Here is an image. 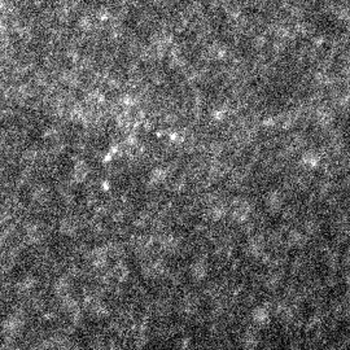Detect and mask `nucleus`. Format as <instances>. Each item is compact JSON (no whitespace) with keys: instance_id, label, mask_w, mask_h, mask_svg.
<instances>
[{"instance_id":"1","label":"nucleus","mask_w":350,"mask_h":350,"mask_svg":"<svg viewBox=\"0 0 350 350\" xmlns=\"http://www.w3.org/2000/svg\"><path fill=\"white\" fill-rule=\"evenodd\" d=\"M250 213H252V205L249 201L244 199L236 200L231 208V218L239 223L245 222L249 218Z\"/></svg>"},{"instance_id":"2","label":"nucleus","mask_w":350,"mask_h":350,"mask_svg":"<svg viewBox=\"0 0 350 350\" xmlns=\"http://www.w3.org/2000/svg\"><path fill=\"white\" fill-rule=\"evenodd\" d=\"M265 204H266V208L270 213H279L282 210L283 205H284V197H283L282 192L278 191V189H272V191L267 192Z\"/></svg>"},{"instance_id":"3","label":"nucleus","mask_w":350,"mask_h":350,"mask_svg":"<svg viewBox=\"0 0 350 350\" xmlns=\"http://www.w3.org/2000/svg\"><path fill=\"white\" fill-rule=\"evenodd\" d=\"M189 271H191V276L195 279L196 282H202V280H205V278L208 276L209 267H208L206 261H204L202 258H199V260H196L195 262L191 265Z\"/></svg>"},{"instance_id":"4","label":"nucleus","mask_w":350,"mask_h":350,"mask_svg":"<svg viewBox=\"0 0 350 350\" xmlns=\"http://www.w3.org/2000/svg\"><path fill=\"white\" fill-rule=\"evenodd\" d=\"M246 252L253 258H261L265 253V242L264 239L260 236H254L249 239V242L246 244Z\"/></svg>"},{"instance_id":"5","label":"nucleus","mask_w":350,"mask_h":350,"mask_svg":"<svg viewBox=\"0 0 350 350\" xmlns=\"http://www.w3.org/2000/svg\"><path fill=\"white\" fill-rule=\"evenodd\" d=\"M300 161L303 167H306L309 170H314L321 165V155L315 151H306L302 153Z\"/></svg>"},{"instance_id":"6","label":"nucleus","mask_w":350,"mask_h":350,"mask_svg":"<svg viewBox=\"0 0 350 350\" xmlns=\"http://www.w3.org/2000/svg\"><path fill=\"white\" fill-rule=\"evenodd\" d=\"M108 250L104 248H95L91 253V264L98 269H103L108 264Z\"/></svg>"},{"instance_id":"7","label":"nucleus","mask_w":350,"mask_h":350,"mask_svg":"<svg viewBox=\"0 0 350 350\" xmlns=\"http://www.w3.org/2000/svg\"><path fill=\"white\" fill-rule=\"evenodd\" d=\"M252 319L257 325H267L270 323V311L266 306H257L252 313Z\"/></svg>"},{"instance_id":"8","label":"nucleus","mask_w":350,"mask_h":350,"mask_svg":"<svg viewBox=\"0 0 350 350\" xmlns=\"http://www.w3.org/2000/svg\"><path fill=\"white\" fill-rule=\"evenodd\" d=\"M287 242H288V245L292 248H302L306 244L307 236L298 230H292L288 234Z\"/></svg>"},{"instance_id":"9","label":"nucleus","mask_w":350,"mask_h":350,"mask_svg":"<svg viewBox=\"0 0 350 350\" xmlns=\"http://www.w3.org/2000/svg\"><path fill=\"white\" fill-rule=\"evenodd\" d=\"M182 311L186 314H195L197 307H199V300L195 295H187L182 300Z\"/></svg>"},{"instance_id":"10","label":"nucleus","mask_w":350,"mask_h":350,"mask_svg":"<svg viewBox=\"0 0 350 350\" xmlns=\"http://www.w3.org/2000/svg\"><path fill=\"white\" fill-rule=\"evenodd\" d=\"M161 248L166 253H175L179 249V240L175 235H165L161 239Z\"/></svg>"},{"instance_id":"11","label":"nucleus","mask_w":350,"mask_h":350,"mask_svg":"<svg viewBox=\"0 0 350 350\" xmlns=\"http://www.w3.org/2000/svg\"><path fill=\"white\" fill-rule=\"evenodd\" d=\"M317 121L319 126L327 129L335 122V114L328 109H319L317 112Z\"/></svg>"},{"instance_id":"12","label":"nucleus","mask_w":350,"mask_h":350,"mask_svg":"<svg viewBox=\"0 0 350 350\" xmlns=\"http://www.w3.org/2000/svg\"><path fill=\"white\" fill-rule=\"evenodd\" d=\"M258 344H260V336H258V333L252 331V329H249V331H246V332L244 333L242 339V347L248 348V349H254V348L258 347Z\"/></svg>"},{"instance_id":"13","label":"nucleus","mask_w":350,"mask_h":350,"mask_svg":"<svg viewBox=\"0 0 350 350\" xmlns=\"http://www.w3.org/2000/svg\"><path fill=\"white\" fill-rule=\"evenodd\" d=\"M228 213L227 206L224 204H214L209 209V215L213 220H220L223 219Z\"/></svg>"},{"instance_id":"14","label":"nucleus","mask_w":350,"mask_h":350,"mask_svg":"<svg viewBox=\"0 0 350 350\" xmlns=\"http://www.w3.org/2000/svg\"><path fill=\"white\" fill-rule=\"evenodd\" d=\"M166 178H167V170L165 169V167H161V166L153 169L151 171V174H149L151 183L155 184V186L163 183V182L166 181Z\"/></svg>"},{"instance_id":"15","label":"nucleus","mask_w":350,"mask_h":350,"mask_svg":"<svg viewBox=\"0 0 350 350\" xmlns=\"http://www.w3.org/2000/svg\"><path fill=\"white\" fill-rule=\"evenodd\" d=\"M280 282H282V275L278 274V272H270V274H267L265 284H266L267 289L275 291L280 285Z\"/></svg>"},{"instance_id":"16","label":"nucleus","mask_w":350,"mask_h":350,"mask_svg":"<svg viewBox=\"0 0 350 350\" xmlns=\"http://www.w3.org/2000/svg\"><path fill=\"white\" fill-rule=\"evenodd\" d=\"M113 275L118 280H125L127 278V275H129V270H127L126 265L122 264V262L117 264L116 267H114V271H113Z\"/></svg>"},{"instance_id":"17","label":"nucleus","mask_w":350,"mask_h":350,"mask_svg":"<svg viewBox=\"0 0 350 350\" xmlns=\"http://www.w3.org/2000/svg\"><path fill=\"white\" fill-rule=\"evenodd\" d=\"M87 173H88V169H87V166L84 165V162L78 163L76 166V170H74V178H76V181H84V178L87 177Z\"/></svg>"},{"instance_id":"18","label":"nucleus","mask_w":350,"mask_h":350,"mask_svg":"<svg viewBox=\"0 0 350 350\" xmlns=\"http://www.w3.org/2000/svg\"><path fill=\"white\" fill-rule=\"evenodd\" d=\"M77 230V224L74 220L72 219H64L61 223V231L64 232V234H74Z\"/></svg>"},{"instance_id":"19","label":"nucleus","mask_w":350,"mask_h":350,"mask_svg":"<svg viewBox=\"0 0 350 350\" xmlns=\"http://www.w3.org/2000/svg\"><path fill=\"white\" fill-rule=\"evenodd\" d=\"M94 314L96 315V317H100V318H103V317H107V315L109 314V310H108V307L105 306L104 303L103 302H98L96 305L94 306Z\"/></svg>"},{"instance_id":"20","label":"nucleus","mask_w":350,"mask_h":350,"mask_svg":"<svg viewBox=\"0 0 350 350\" xmlns=\"http://www.w3.org/2000/svg\"><path fill=\"white\" fill-rule=\"evenodd\" d=\"M278 315L282 318L283 321H289L291 317H292V313H291V309H289L287 305H279L278 306Z\"/></svg>"},{"instance_id":"21","label":"nucleus","mask_w":350,"mask_h":350,"mask_svg":"<svg viewBox=\"0 0 350 350\" xmlns=\"http://www.w3.org/2000/svg\"><path fill=\"white\" fill-rule=\"evenodd\" d=\"M318 228H319V226H318V223L315 222V220H307L306 226H305L306 234H309V235L315 234V232L318 231Z\"/></svg>"},{"instance_id":"22","label":"nucleus","mask_w":350,"mask_h":350,"mask_svg":"<svg viewBox=\"0 0 350 350\" xmlns=\"http://www.w3.org/2000/svg\"><path fill=\"white\" fill-rule=\"evenodd\" d=\"M226 114H227V112H224V110H214L213 113H212V116H213V118L215 119V121H223L224 118H226Z\"/></svg>"}]
</instances>
